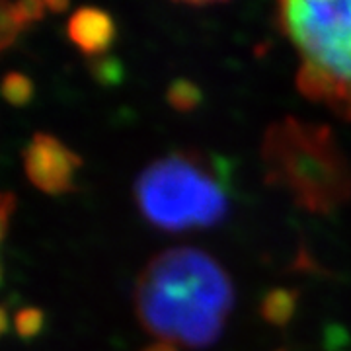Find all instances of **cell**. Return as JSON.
Listing matches in <instances>:
<instances>
[{"label": "cell", "mask_w": 351, "mask_h": 351, "mask_svg": "<svg viewBox=\"0 0 351 351\" xmlns=\"http://www.w3.org/2000/svg\"><path fill=\"white\" fill-rule=\"evenodd\" d=\"M234 302L230 277L197 248H170L143 267L135 285L141 326L160 341L191 350L213 346Z\"/></svg>", "instance_id": "1"}, {"label": "cell", "mask_w": 351, "mask_h": 351, "mask_svg": "<svg viewBox=\"0 0 351 351\" xmlns=\"http://www.w3.org/2000/svg\"><path fill=\"white\" fill-rule=\"evenodd\" d=\"M262 160L267 184L311 213H332L351 197V166L330 127L285 117L267 127Z\"/></svg>", "instance_id": "2"}, {"label": "cell", "mask_w": 351, "mask_h": 351, "mask_svg": "<svg viewBox=\"0 0 351 351\" xmlns=\"http://www.w3.org/2000/svg\"><path fill=\"white\" fill-rule=\"evenodd\" d=\"M138 211L162 230L207 228L228 213V195L219 178L189 152L152 160L135 182Z\"/></svg>", "instance_id": "3"}, {"label": "cell", "mask_w": 351, "mask_h": 351, "mask_svg": "<svg viewBox=\"0 0 351 351\" xmlns=\"http://www.w3.org/2000/svg\"><path fill=\"white\" fill-rule=\"evenodd\" d=\"M276 20L301 64L351 84V0H285Z\"/></svg>", "instance_id": "4"}, {"label": "cell", "mask_w": 351, "mask_h": 351, "mask_svg": "<svg viewBox=\"0 0 351 351\" xmlns=\"http://www.w3.org/2000/svg\"><path fill=\"white\" fill-rule=\"evenodd\" d=\"M82 158L49 133H36L24 149L25 178L43 193L63 195L75 189Z\"/></svg>", "instance_id": "5"}, {"label": "cell", "mask_w": 351, "mask_h": 351, "mask_svg": "<svg viewBox=\"0 0 351 351\" xmlns=\"http://www.w3.org/2000/svg\"><path fill=\"white\" fill-rule=\"evenodd\" d=\"M69 38L78 49L86 55L98 57L112 47L115 39L113 18L96 6L78 8L69 20Z\"/></svg>", "instance_id": "6"}, {"label": "cell", "mask_w": 351, "mask_h": 351, "mask_svg": "<svg viewBox=\"0 0 351 351\" xmlns=\"http://www.w3.org/2000/svg\"><path fill=\"white\" fill-rule=\"evenodd\" d=\"M297 88L308 100L324 104L339 119L351 121V84L328 76L313 66L301 64L297 71Z\"/></svg>", "instance_id": "7"}, {"label": "cell", "mask_w": 351, "mask_h": 351, "mask_svg": "<svg viewBox=\"0 0 351 351\" xmlns=\"http://www.w3.org/2000/svg\"><path fill=\"white\" fill-rule=\"evenodd\" d=\"M2 16H0V47L2 51L8 49L12 45L16 38L20 36V32H24L25 27L34 22L41 20L47 10H51V2H38V0H27V2H2Z\"/></svg>", "instance_id": "8"}, {"label": "cell", "mask_w": 351, "mask_h": 351, "mask_svg": "<svg viewBox=\"0 0 351 351\" xmlns=\"http://www.w3.org/2000/svg\"><path fill=\"white\" fill-rule=\"evenodd\" d=\"M295 308H297V295L295 291H289V289H274L262 301L263 318L276 326L287 324Z\"/></svg>", "instance_id": "9"}, {"label": "cell", "mask_w": 351, "mask_h": 351, "mask_svg": "<svg viewBox=\"0 0 351 351\" xmlns=\"http://www.w3.org/2000/svg\"><path fill=\"white\" fill-rule=\"evenodd\" d=\"M168 101L178 112H191L199 106L201 90L191 80L180 78L168 88Z\"/></svg>", "instance_id": "10"}, {"label": "cell", "mask_w": 351, "mask_h": 351, "mask_svg": "<svg viewBox=\"0 0 351 351\" xmlns=\"http://www.w3.org/2000/svg\"><path fill=\"white\" fill-rule=\"evenodd\" d=\"M2 96L12 106H25L34 98V84L22 73H8L2 80Z\"/></svg>", "instance_id": "11"}, {"label": "cell", "mask_w": 351, "mask_h": 351, "mask_svg": "<svg viewBox=\"0 0 351 351\" xmlns=\"http://www.w3.org/2000/svg\"><path fill=\"white\" fill-rule=\"evenodd\" d=\"M43 320L45 316L39 308H22L14 316V326H16V334L20 338L29 339L38 336L43 328Z\"/></svg>", "instance_id": "12"}, {"label": "cell", "mask_w": 351, "mask_h": 351, "mask_svg": "<svg viewBox=\"0 0 351 351\" xmlns=\"http://www.w3.org/2000/svg\"><path fill=\"white\" fill-rule=\"evenodd\" d=\"M92 63H94V66H92V75H94L96 80L106 82V84L117 82V80H119L121 69H119V63H117V61H108V59H104V61H92Z\"/></svg>", "instance_id": "13"}, {"label": "cell", "mask_w": 351, "mask_h": 351, "mask_svg": "<svg viewBox=\"0 0 351 351\" xmlns=\"http://www.w3.org/2000/svg\"><path fill=\"white\" fill-rule=\"evenodd\" d=\"M16 205L14 203L12 193H4L2 197V213H0V219H2V237H6V230H8V219H10V211Z\"/></svg>", "instance_id": "14"}, {"label": "cell", "mask_w": 351, "mask_h": 351, "mask_svg": "<svg viewBox=\"0 0 351 351\" xmlns=\"http://www.w3.org/2000/svg\"><path fill=\"white\" fill-rule=\"evenodd\" d=\"M143 351H178L174 343H168V341H156V343H152V346H147Z\"/></svg>", "instance_id": "15"}]
</instances>
